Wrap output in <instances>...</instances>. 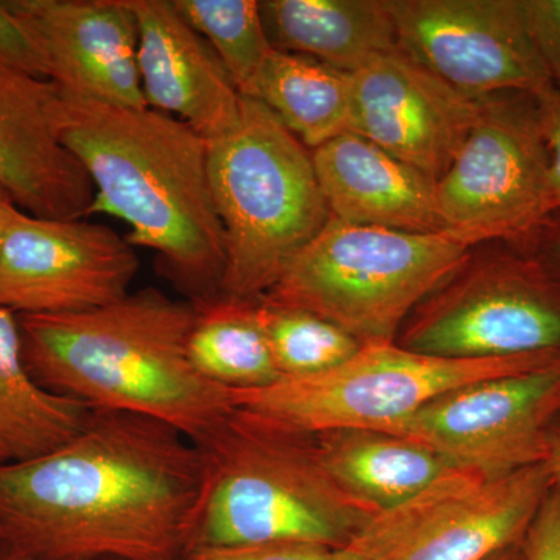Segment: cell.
I'll list each match as a JSON object with an SVG mask.
<instances>
[{"label":"cell","instance_id":"obj_1","mask_svg":"<svg viewBox=\"0 0 560 560\" xmlns=\"http://www.w3.org/2000/svg\"><path fill=\"white\" fill-rule=\"evenodd\" d=\"M206 482L178 430L92 410L61 447L0 463V541L39 560H175L198 544Z\"/></svg>","mask_w":560,"mask_h":560},{"label":"cell","instance_id":"obj_2","mask_svg":"<svg viewBox=\"0 0 560 560\" xmlns=\"http://www.w3.org/2000/svg\"><path fill=\"white\" fill-rule=\"evenodd\" d=\"M62 98V140L94 184L88 219L125 221L132 248L153 250L160 270L194 304L220 298L226 245L208 140L161 110Z\"/></svg>","mask_w":560,"mask_h":560},{"label":"cell","instance_id":"obj_3","mask_svg":"<svg viewBox=\"0 0 560 560\" xmlns=\"http://www.w3.org/2000/svg\"><path fill=\"white\" fill-rule=\"evenodd\" d=\"M195 318L194 302L143 289L95 311L20 316L22 350L47 389L91 410L160 420L200 444L234 405L191 364Z\"/></svg>","mask_w":560,"mask_h":560},{"label":"cell","instance_id":"obj_4","mask_svg":"<svg viewBox=\"0 0 560 560\" xmlns=\"http://www.w3.org/2000/svg\"><path fill=\"white\" fill-rule=\"evenodd\" d=\"M197 445L208 474L197 545L308 544L342 550L374 515L330 480L312 434L234 408Z\"/></svg>","mask_w":560,"mask_h":560},{"label":"cell","instance_id":"obj_5","mask_svg":"<svg viewBox=\"0 0 560 560\" xmlns=\"http://www.w3.org/2000/svg\"><path fill=\"white\" fill-rule=\"evenodd\" d=\"M213 202L224 231L220 296L257 301L331 219L311 150L256 98L208 142Z\"/></svg>","mask_w":560,"mask_h":560},{"label":"cell","instance_id":"obj_6","mask_svg":"<svg viewBox=\"0 0 560 560\" xmlns=\"http://www.w3.org/2000/svg\"><path fill=\"white\" fill-rule=\"evenodd\" d=\"M447 232L359 226L331 217L264 300L315 313L361 345L397 330L471 259Z\"/></svg>","mask_w":560,"mask_h":560},{"label":"cell","instance_id":"obj_7","mask_svg":"<svg viewBox=\"0 0 560 560\" xmlns=\"http://www.w3.org/2000/svg\"><path fill=\"white\" fill-rule=\"evenodd\" d=\"M560 353L460 360L427 355L394 342H371L323 374L282 378L267 388L231 390L232 405L296 433L377 430L470 383L540 370Z\"/></svg>","mask_w":560,"mask_h":560},{"label":"cell","instance_id":"obj_8","mask_svg":"<svg viewBox=\"0 0 560 560\" xmlns=\"http://www.w3.org/2000/svg\"><path fill=\"white\" fill-rule=\"evenodd\" d=\"M552 488L547 464L497 478L452 469L372 515L346 548L363 560H488L522 544Z\"/></svg>","mask_w":560,"mask_h":560},{"label":"cell","instance_id":"obj_9","mask_svg":"<svg viewBox=\"0 0 560 560\" xmlns=\"http://www.w3.org/2000/svg\"><path fill=\"white\" fill-rule=\"evenodd\" d=\"M400 346L460 360L560 353V283L536 257H471L419 305Z\"/></svg>","mask_w":560,"mask_h":560},{"label":"cell","instance_id":"obj_10","mask_svg":"<svg viewBox=\"0 0 560 560\" xmlns=\"http://www.w3.org/2000/svg\"><path fill=\"white\" fill-rule=\"evenodd\" d=\"M548 151L534 97H486L480 116L436 183L444 232L474 248L526 242L544 226Z\"/></svg>","mask_w":560,"mask_h":560},{"label":"cell","instance_id":"obj_11","mask_svg":"<svg viewBox=\"0 0 560 560\" xmlns=\"http://www.w3.org/2000/svg\"><path fill=\"white\" fill-rule=\"evenodd\" d=\"M559 419L560 360L448 390L377 431L429 448L453 469L497 478L545 464Z\"/></svg>","mask_w":560,"mask_h":560},{"label":"cell","instance_id":"obj_12","mask_svg":"<svg viewBox=\"0 0 560 560\" xmlns=\"http://www.w3.org/2000/svg\"><path fill=\"white\" fill-rule=\"evenodd\" d=\"M399 46L475 98H536L552 79L530 35L523 0H388Z\"/></svg>","mask_w":560,"mask_h":560},{"label":"cell","instance_id":"obj_13","mask_svg":"<svg viewBox=\"0 0 560 560\" xmlns=\"http://www.w3.org/2000/svg\"><path fill=\"white\" fill-rule=\"evenodd\" d=\"M139 268L136 248L106 224L20 210L0 248V308L18 316L95 311L127 298Z\"/></svg>","mask_w":560,"mask_h":560},{"label":"cell","instance_id":"obj_14","mask_svg":"<svg viewBox=\"0 0 560 560\" xmlns=\"http://www.w3.org/2000/svg\"><path fill=\"white\" fill-rule=\"evenodd\" d=\"M349 132L438 183L477 124L485 98L464 94L399 49L350 73Z\"/></svg>","mask_w":560,"mask_h":560},{"label":"cell","instance_id":"obj_15","mask_svg":"<svg viewBox=\"0 0 560 560\" xmlns=\"http://www.w3.org/2000/svg\"><path fill=\"white\" fill-rule=\"evenodd\" d=\"M31 28L62 97L147 108L128 0H7Z\"/></svg>","mask_w":560,"mask_h":560},{"label":"cell","instance_id":"obj_16","mask_svg":"<svg viewBox=\"0 0 560 560\" xmlns=\"http://www.w3.org/2000/svg\"><path fill=\"white\" fill-rule=\"evenodd\" d=\"M65 98L49 80L0 70V189L38 219H88L94 184L62 140Z\"/></svg>","mask_w":560,"mask_h":560},{"label":"cell","instance_id":"obj_17","mask_svg":"<svg viewBox=\"0 0 560 560\" xmlns=\"http://www.w3.org/2000/svg\"><path fill=\"white\" fill-rule=\"evenodd\" d=\"M138 21V66L147 108L183 120L202 139L226 135L243 97L208 40L173 0H128Z\"/></svg>","mask_w":560,"mask_h":560},{"label":"cell","instance_id":"obj_18","mask_svg":"<svg viewBox=\"0 0 560 560\" xmlns=\"http://www.w3.org/2000/svg\"><path fill=\"white\" fill-rule=\"evenodd\" d=\"M331 217L359 226L444 232L436 183L381 147L345 132L312 151Z\"/></svg>","mask_w":560,"mask_h":560},{"label":"cell","instance_id":"obj_19","mask_svg":"<svg viewBox=\"0 0 560 560\" xmlns=\"http://www.w3.org/2000/svg\"><path fill=\"white\" fill-rule=\"evenodd\" d=\"M260 11L276 50L342 72L400 49L388 0H265Z\"/></svg>","mask_w":560,"mask_h":560},{"label":"cell","instance_id":"obj_20","mask_svg":"<svg viewBox=\"0 0 560 560\" xmlns=\"http://www.w3.org/2000/svg\"><path fill=\"white\" fill-rule=\"evenodd\" d=\"M313 438L330 480L374 514L399 506L453 469L436 453L386 431L346 429Z\"/></svg>","mask_w":560,"mask_h":560},{"label":"cell","instance_id":"obj_21","mask_svg":"<svg viewBox=\"0 0 560 560\" xmlns=\"http://www.w3.org/2000/svg\"><path fill=\"white\" fill-rule=\"evenodd\" d=\"M91 408L40 385L24 359L20 316L0 308V456L38 458L72 440Z\"/></svg>","mask_w":560,"mask_h":560},{"label":"cell","instance_id":"obj_22","mask_svg":"<svg viewBox=\"0 0 560 560\" xmlns=\"http://www.w3.org/2000/svg\"><path fill=\"white\" fill-rule=\"evenodd\" d=\"M254 98L308 150L349 132L350 73L311 57L275 49L260 70Z\"/></svg>","mask_w":560,"mask_h":560},{"label":"cell","instance_id":"obj_23","mask_svg":"<svg viewBox=\"0 0 560 560\" xmlns=\"http://www.w3.org/2000/svg\"><path fill=\"white\" fill-rule=\"evenodd\" d=\"M195 307L189 357L202 377L230 390L267 388L282 381L261 324L259 300L220 296Z\"/></svg>","mask_w":560,"mask_h":560},{"label":"cell","instance_id":"obj_24","mask_svg":"<svg viewBox=\"0 0 560 560\" xmlns=\"http://www.w3.org/2000/svg\"><path fill=\"white\" fill-rule=\"evenodd\" d=\"M176 10L208 40L242 97L254 98L260 70L275 47L257 0H173Z\"/></svg>","mask_w":560,"mask_h":560},{"label":"cell","instance_id":"obj_25","mask_svg":"<svg viewBox=\"0 0 560 560\" xmlns=\"http://www.w3.org/2000/svg\"><path fill=\"white\" fill-rule=\"evenodd\" d=\"M260 318L282 378L312 377L341 366L361 349L348 331L315 313L260 298Z\"/></svg>","mask_w":560,"mask_h":560},{"label":"cell","instance_id":"obj_26","mask_svg":"<svg viewBox=\"0 0 560 560\" xmlns=\"http://www.w3.org/2000/svg\"><path fill=\"white\" fill-rule=\"evenodd\" d=\"M0 70L44 80L49 77L46 58L35 36L7 0L0 2Z\"/></svg>","mask_w":560,"mask_h":560},{"label":"cell","instance_id":"obj_27","mask_svg":"<svg viewBox=\"0 0 560 560\" xmlns=\"http://www.w3.org/2000/svg\"><path fill=\"white\" fill-rule=\"evenodd\" d=\"M335 551L320 545H195L175 560H331Z\"/></svg>","mask_w":560,"mask_h":560},{"label":"cell","instance_id":"obj_28","mask_svg":"<svg viewBox=\"0 0 560 560\" xmlns=\"http://www.w3.org/2000/svg\"><path fill=\"white\" fill-rule=\"evenodd\" d=\"M541 135L548 151L547 183H545V213L560 209V88L552 84L536 98Z\"/></svg>","mask_w":560,"mask_h":560},{"label":"cell","instance_id":"obj_29","mask_svg":"<svg viewBox=\"0 0 560 560\" xmlns=\"http://www.w3.org/2000/svg\"><path fill=\"white\" fill-rule=\"evenodd\" d=\"M523 9L552 83H560V0H523Z\"/></svg>","mask_w":560,"mask_h":560},{"label":"cell","instance_id":"obj_30","mask_svg":"<svg viewBox=\"0 0 560 560\" xmlns=\"http://www.w3.org/2000/svg\"><path fill=\"white\" fill-rule=\"evenodd\" d=\"M525 560H560V490L552 488L522 541Z\"/></svg>","mask_w":560,"mask_h":560},{"label":"cell","instance_id":"obj_31","mask_svg":"<svg viewBox=\"0 0 560 560\" xmlns=\"http://www.w3.org/2000/svg\"><path fill=\"white\" fill-rule=\"evenodd\" d=\"M536 259L560 283V224L547 235Z\"/></svg>","mask_w":560,"mask_h":560},{"label":"cell","instance_id":"obj_32","mask_svg":"<svg viewBox=\"0 0 560 560\" xmlns=\"http://www.w3.org/2000/svg\"><path fill=\"white\" fill-rule=\"evenodd\" d=\"M545 464H547L548 470H550L556 488L560 490V419L551 431L550 444H548L547 460H545Z\"/></svg>","mask_w":560,"mask_h":560},{"label":"cell","instance_id":"obj_33","mask_svg":"<svg viewBox=\"0 0 560 560\" xmlns=\"http://www.w3.org/2000/svg\"><path fill=\"white\" fill-rule=\"evenodd\" d=\"M20 208L14 205L13 200L0 189V248L2 243L5 241L7 232H9L11 223H13L14 217L20 212Z\"/></svg>","mask_w":560,"mask_h":560},{"label":"cell","instance_id":"obj_34","mask_svg":"<svg viewBox=\"0 0 560 560\" xmlns=\"http://www.w3.org/2000/svg\"><path fill=\"white\" fill-rule=\"evenodd\" d=\"M488 560H525V555H523L522 544L514 545V547L506 548V550L497 552L492 558Z\"/></svg>","mask_w":560,"mask_h":560},{"label":"cell","instance_id":"obj_35","mask_svg":"<svg viewBox=\"0 0 560 560\" xmlns=\"http://www.w3.org/2000/svg\"><path fill=\"white\" fill-rule=\"evenodd\" d=\"M0 560H39L31 558V556L22 555V552L13 550L9 545L0 541Z\"/></svg>","mask_w":560,"mask_h":560},{"label":"cell","instance_id":"obj_36","mask_svg":"<svg viewBox=\"0 0 560 560\" xmlns=\"http://www.w3.org/2000/svg\"><path fill=\"white\" fill-rule=\"evenodd\" d=\"M331 560H363L360 556H357L355 552L348 550V548H342V550L335 551L334 558Z\"/></svg>","mask_w":560,"mask_h":560},{"label":"cell","instance_id":"obj_37","mask_svg":"<svg viewBox=\"0 0 560 560\" xmlns=\"http://www.w3.org/2000/svg\"><path fill=\"white\" fill-rule=\"evenodd\" d=\"M0 463H3V460H2V456H0Z\"/></svg>","mask_w":560,"mask_h":560}]
</instances>
